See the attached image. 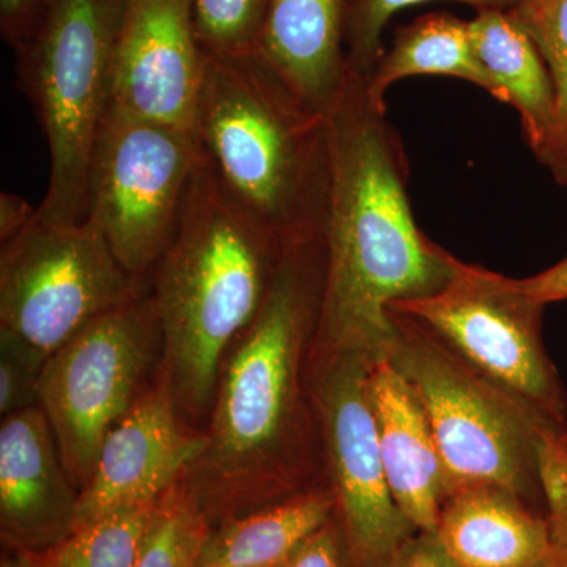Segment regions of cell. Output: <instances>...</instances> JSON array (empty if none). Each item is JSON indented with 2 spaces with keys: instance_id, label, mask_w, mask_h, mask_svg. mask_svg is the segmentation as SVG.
<instances>
[{
  "instance_id": "cell-29",
  "label": "cell",
  "mask_w": 567,
  "mask_h": 567,
  "mask_svg": "<svg viewBox=\"0 0 567 567\" xmlns=\"http://www.w3.org/2000/svg\"><path fill=\"white\" fill-rule=\"evenodd\" d=\"M47 2L48 0H0V33L13 51L31 35Z\"/></svg>"
},
{
  "instance_id": "cell-19",
  "label": "cell",
  "mask_w": 567,
  "mask_h": 567,
  "mask_svg": "<svg viewBox=\"0 0 567 567\" xmlns=\"http://www.w3.org/2000/svg\"><path fill=\"white\" fill-rule=\"evenodd\" d=\"M331 492H298L208 533L196 567H282L330 522Z\"/></svg>"
},
{
  "instance_id": "cell-24",
  "label": "cell",
  "mask_w": 567,
  "mask_h": 567,
  "mask_svg": "<svg viewBox=\"0 0 567 567\" xmlns=\"http://www.w3.org/2000/svg\"><path fill=\"white\" fill-rule=\"evenodd\" d=\"M432 0H352L346 31L349 69L368 78L385 52L383 32L398 11ZM483 10H514L524 0H454Z\"/></svg>"
},
{
  "instance_id": "cell-7",
  "label": "cell",
  "mask_w": 567,
  "mask_h": 567,
  "mask_svg": "<svg viewBox=\"0 0 567 567\" xmlns=\"http://www.w3.org/2000/svg\"><path fill=\"white\" fill-rule=\"evenodd\" d=\"M196 134L112 103L93 142L87 219L130 275L144 278L173 244L194 174Z\"/></svg>"
},
{
  "instance_id": "cell-21",
  "label": "cell",
  "mask_w": 567,
  "mask_h": 567,
  "mask_svg": "<svg viewBox=\"0 0 567 567\" xmlns=\"http://www.w3.org/2000/svg\"><path fill=\"white\" fill-rule=\"evenodd\" d=\"M511 13L535 41L554 85V123L537 162L567 188V0H524Z\"/></svg>"
},
{
  "instance_id": "cell-20",
  "label": "cell",
  "mask_w": 567,
  "mask_h": 567,
  "mask_svg": "<svg viewBox=\"0 0 567 567\" xmlns=\"http://www.w3.org/2000/svg\"><path fill=\"white\" fill-rule=\"evenodd\" d=\"M412 76H450L472 82L505 103L494 78L477 61L470 21L450 13H429L395 31L393 44L365 78L369 93L386 106L394 82Z\"/></svg>"
},
{
  "instance_id": "cell-15",
  "label": "cell",
  "mask_w": 567,
  "mask_h": 567,
  "mask_svg": "<svg viewBox=\"0 0 567 567\" xmlns=\"http://www.w3.org/2000/svg\"><path fill=\"white\" fill-rule=\"evenodd\" d=\"M368 388L394 502L416 529L436 532L446 476L423 401L388 358L372 364Z\"/></svg>"
},
{
  "instance_id": "cell-32",
  "label": "cell",
  "mask_w": 567,
  "mask_h": 567,
  "mask_svg": "<svg viewBox=\"0 0 567 567\" xmlns=\"http://www.w3.org/2000/svg\"><path fill=\"white\" fill-rule=\"evenodd\" d=\"M37 208L18 194H0V240L2 245L21 234L32 219Z\"/></svg>"
},
{
  "instance_id": "cell-4",
  "label": "cell",
  "mask_w": 567,
  "mask_h": 567,
  "mask_svg": "<svg viewBox=\"0 0 567 567\" xmlns=\"http://www.w3.org/2000/svg\"><path fill=\"white\" fill-rule=\"evenodd\" d=\"M194 134L224 188L284 245L323 240L331 192L327 115L259 51L207 54Z\"/></svg>"
},
{
  "instance_id": "cell-8",
  "label": "cell",
  "mask_w": 567,
  "mask_h": 567,
  "mask_svg": "<svg viewBox=\"0 0 567 567\" xmlns=\"http://www.w3.org/2000/svg\"><path fill=\"white\" fill-rule=\"evenodd\" d=\"M544 308L517 279L458 260L442 290L390 312L413 317L517 404L567 429L565 385L543 342Z\"/></svg>"
},
{
  "instance_id": "cell-11",
  "label": "cell",
  "mask_w": 567,
  "mask_h": 567,
  "mask_svg": "<svg viewBox=\"0 0 567 567\" xmlns=\"http://www.w3.org/2000/svg\"><path fill=\"white\" fill-rule=\"evenodd\" d=\"M311 352V398L350 554L358 567H383L417 529L388 486L368 388L375 361L352 350Z\"/></svg>"
},
{
  "instance_id": "cell-26",
  "label": "cell",
  "mask_w": 567,
  "mask_h": 567,
  "mask_svg": "<svg viewBox=\"0 0 567 567\" xmlns=\"http://www.w3.org/2000/svg\"><path fill=\"white\" fill-rule=\"evenodd\" d=\"M48 354L0 328V415L39 405V386Z\"/></svg>"
},
{
  "instance_id": "cell-22",
  "label": "cell",
  "mask_w": 567,
  "mask_h": 567,
  "mask_svg": "<svg viewBox=\"0 0 567 567\" xmlns=\"http://www.w3.org/2000/svg\"><path fill=\"white\" fill-rule=\"evenodd\" d=\"M153 505L118 511L82 525L40 559L21 567H134Z\"/></svg>"
},
{
  "instance_id": "cell-18",
  "label": "cell",
  "mask_w": 567,
  "mask_h": 567,
  "mask_svg": "<svg viewBox=\"0 0 567 567\" xmlns=\"http://www.w3.org/2000/svg\"><path fill=\"white\" fill-rule=\"evenodd\" d=\"M477 61L494 78L505 103L520 115L528 147L540 155L554 123L555 96L543 55L511 10H483L470 21Z\"/></svg>"
},
{
  "instance_id": "cell-25",
  "label": "cell",
  "mask_w": 567,
  "mask_h": 567,
  "mask_svg": "<svg viewBox=\"0 0 567 567\" xmlns=\"http://www.w3.org/2000/svg\"><path fill=\"white\" fill-rule=\"evenodd\" d=\"M271 0H194L197 39L205 54L257 50Z\"/></svg>"
},
{
  "instance_id": "cell-3",
  "label": "cell",
  "mask_w": 567,
  "mask_h": 567,
  "mask_svg": "<svg viewBox=\"0 0 567 567\" xmlns=\"http://www.w3.org/2000/svg\"><path fill=\"white\" fill-rule=\"evenodd\" d=\"M286 248L203 155L173 244L153 268L163 390L178 415L212 412L227 353L262 309Z\"/></svg>"
},
{
  "instance_id": "cell-5",
  "label": "cell",
  "mask_w": 567,
  "mask_h": 567,
  "mask_svg": "<svg viewBox=\"0 0 567 567\" xmlns=\"http://www.w3.org/2000/svg\"><path fill=\"white\" fill-rule=\"evenodd\" d=\"M128 0H48L17 54L18 84L50 148L41 221L87 219L93 142L112 104L115 52Z\"/></svg>"
},
{
  "instance_id": "cell-1",
  "label": "cell",
  "mask_w": 567,
  "mask_h": 567,
  "mask_svg": "<svg viewBox=\"0 0 567 567\" xmlns=\"http://www.w3.org/2000/svg\"><path fill=\"white\" fill-rule=\"evenodd\" d=\"M327 118L331 192L312 347L379 361L390 357L398 339L391 306L442 290L458 259L417 227L404 144L365 78L350 73Z\"/></svg>"
},
{
  "instance_id": "cell-31",
  "label": "cell",
  "mask_w": 567,
  "mask_h": 567,
  "mask_svg": "<svg viewBox=\"0 0 567 567\" xmlns=\"http://www.w3.org/2000/svg\"><path fill=\"white\" fill-rule=\"evenodd\" d=\"M518 286L539 303H558L567 301V256L529 278L517 279Z\"/></svg>"
},
{
  "instance_id": "cell-9",
  "label": "cell",
  "mask_w": 567,
  "mask_h": 567,
  "mask_svg": "<svg viewBox=\"0 0 567 567\" xmlns=\"http://www.w3.org/2000/svg\"><path fill=\"white\" fill-rule=\"evenodd\" d=\"M91 219L32 223L2 246L0 328L50 357L89 323L141 295Z\"/></svg>"
},
{
  "instance_id": "cell-14",
  "label": "cell",
  "mask_w": 567,
  "mask_h": 567,
  "mask_svg": "<svg viewBox=\"0 0 567 567\" xmlns=\"http://www.w3.org/2000/svg\"><path fill=\"white\" fill-rule=\"evenodd\" d=\"M80 494L71 483L50 421L39 405L0 425V524L24 548L58 546L76 529Z\"/></svg>"
},
{
  "instance_id": "cell-28",
  "label": "cell",
  "mask_w": 567,
  "mask_h": 567,
  "mask_svg": "<svg viewBox=\"0 0 567 567\" xmlns=\"http://www.w3.org/2000/svg\"><path fill=\"white\" fill-rule=\"evenodd\" d=\"M383 567H462L436 532L417 529L388 558Z\"/></svg>"
},
{
  "instance_id": "cell-13",
  "label": "cell",
  "mask_w": 567,
  "mask_h": 567,
  "mask_svg": "<svg viewBox=\"0 0 567 567\" xmlns=\"http://www.w3.org/2000/svg\"><path fill=\"white\" fill-rule=\"evenodd\" d=\"M166 391L137 399L104 440L89 483L80 492L76 528L99 518L153 505L199 458L205 434L182 427Z\"/></svg>"
},
{
  "instance_id": "cell-12",
  "label": "cell",
  "mask_w": 567,
  "mask_h": 567,
  "mask_svg": "<svg viewBox=\"0 0 567 567\" xmlns=\"http://www.w3.org/2000/svg\"><path fill=\"white\" fill-rule=\"evenodd\" d=\"M205 62L194 0H128L115 52L112 103L194 133Z\"/></svg>"
},
{
  "instance_id": "cell-23",
  "label": "cell",
  "mask_w": 567,
  "mask_h": 567,
  "mask_svg": "<svg viewBox=\"0 0 567 567\" xmlns=\"http://www.w3.org/2000/svg\"><path fill=\"white\" fill-rule=\"evenodd\" d=\"M207 518L183 476L153 506L134 567H196Z\"/></svg>"
},
{
  "instance_id": "cell-2",
  "label": "cell",
  "mask_w": 567,
  "mask_h": 567,
  "mask_svg": "<svg viewBox=\"0 0 567 567\" xmlns=\"http://www.w3.org/2000/svg\"><path fill=\"white\" fill-rule=\"evenodd\" d=\"M324 259L322 240L287 245L262 309L227 353L207 445L185 475L205 516L298 494L309 447L301 360L319 322Z\"/></svg>"
},
{
  "instance_id": "cell-33",
  "label": "cell",
  "mask_w": 567,
  "mask_h": 567,
  "mask_svg": "<svg viewBox=\"0 0 567 567\" xmlns=\"http://www.w3.org/2000/svg\"><path fill=\"white\" fill-rule=\"evenodd\" d=\"M3 567H21L20 565H17V566H13V565H7V566H3Z\"/></svg>"
},
{
  "instance_id": "cell-30",
  "label": "cell",
  "mask_w": 567,
  "mask_h": 567,
  "mask_svg": "<svg viewBox=\"0 0 567 567\" xmlns=\"http://www.w3.org/2000/svg\"><path fill=\"white\" fill-rule=\"evenodd\" d=\"M282 567H342L338 532L328 522Z\"/></svg>"
},
{
  "instance_id": "cell-10",
  "label": "cell",
  "mask_w": 567,
  "mask_h": 567,
  "mask_svg": "<svg viewBox=\"0 0 567 567\" xmlns=\"http://www.w3.org/2000/svg\"><path fill=\"white\" fill-rule=\"evenodd\" d=\"M156 338L151 295L141 293L93 320L44 364L39 406L80 492L91 480L104 440L136 404Z\"/></svg>"
},
{
  "instance_id": "cell-27",
  "label": "cell",
  "mask_w": 567,
  "mask_h": 567,
  "mask_svg": "<svg viewBox=\"0 0 567 567\" xmlns=\"http://www.w3.org/2000/svg\"><path fill=\"white\" fill-rule=\"evenodd\" d=\"M539 466L554 546V567H567V431L544 434Z\"/></svg>"
},
{
  "instance_id": "cell-16",
  "label": "cell",
  "mask_w": 567,
  "mask_h": 567,
  "mask_svg": "<svg viewBox=\"0 0 567 567\" xmlns=\"http://www.w3.org/2000/svg\"><path fill=\"white\" fill-rule=\"evenodd\" d=\"M436 533L462 567H554L547 514L507 488L447 495Z\"/></svg>"
},
{
  "instance_id": "cell-17",
  "label": "cell",
  "mask_w": 567,
  "mask_h": 567,
  "mask_svg": "<svg viewBox=\"0 0 567 567\" xmlns=\"http://www.w3.org/2000/svg\"><path fill=\"white\" fill-rule=\"evenodd\" d=\"M352 0H271L257 51L306 103L327 115L352 70L346 31Z\"/></svg>"
},
{
  "instance_id": "cell-6",
  "label": "cell",
  "mask_w": 567,
  "mask_h": 567,
  "mask_svg": "<svg viewBox=\"0 0 567 567\" xmlns=\"http://www.w3.org/2000/svg\"><path fill=\"white\" fill-rule=\"evenodd\" d=\"M391 316L398 339L388 360L423 401L445 468L447 495L465 487L498 486L529 505L546 507L540 443L546 432L567 429L517 404L413 317Z\"/></svg>"
}]
</instances>
